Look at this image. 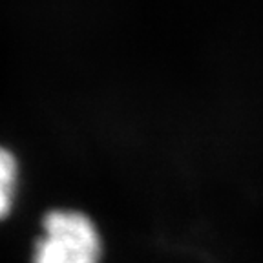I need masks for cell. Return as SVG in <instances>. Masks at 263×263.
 Wrapping results in <instances>:
<instances>
[{"instance_id":"cell-2","label":"cell","mask_w":263,"mask_h":263,"mask_svg":"<svg viewBox=\"0 0 263 263\" xmlns=\"http://www.w3.org/2000/svg\"><path fill=\"white\" fill-rule=\"evenodd\" d=\"M16 189V161L11 152L0 148V219L11 212Z\"/></svg>"},{"instance_id":"cell-1","label":"cell","mask_w":263,"mask_h":263,"mask_svg":"<svg viewBox=\"0 0 263 263\" xmlns=\"http://www.w3.org/2000/svg\"><path fill=\"white\" fill-rule=\"evenodd\" d=\"M101 232L88 214L79 210L46 214L31 263H101Z\"/></svg>"}]
</instances>
